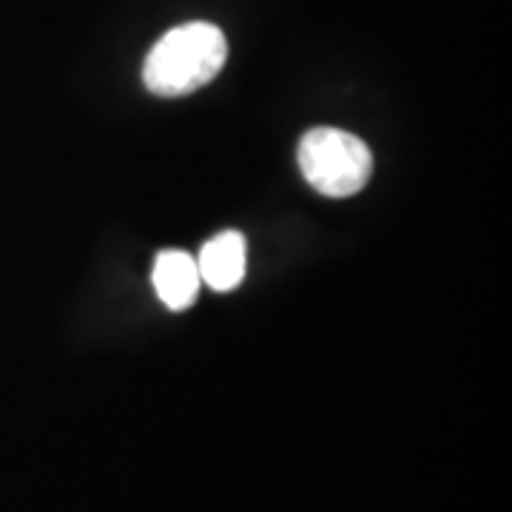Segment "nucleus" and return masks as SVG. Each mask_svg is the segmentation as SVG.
<instances>
[{"label":"nucleus","instance_id":"f257e3e1","mask_svg":"<svg viewBox=\"0 0 512 512\" xmlns=\"http://www.w3.org/2000/svg\"><path fill=\"white\" fill-rule=\"evenodd\" d=\"M228 60L220 26L194 20L165 32L148 52L143 83L157 97H183L208 86Z\"/></svg>","mask_w":512,"mask_h":512},{"label":"nucleus","instance_id":"f03ea898","mask_svg":"<svg viewBox=\"0 0 512 512\" xmlns=\"http://www.w3.org/2000/svg\"><path fill=\"white\" fill-rule=\"evenodd\" d=\"M299 168L313 191L322 197H353L373 174V154L365 140L342 128H311L299 140Z\"/></svg>","mask_w":512,"mask_h":512},{"label":"nucleus","instance_id":"7ed1b4c3","mask_svg":"<svg viewBox=\"0 0 512 512\" xmlns=\"http://www.w3.org/2000/svg\"><path fill=\"white\" fill-rule=\"evenodd\" d=\"M151 282H154V291L163 299L165 308L185 311L197 299L202 285L197 259L185 251H163L154 259Z\"/></svg>","mask_w":512,"mask_h":512},{"label":"nucleus","instance_id":"20e7f679","mask_svg":"<svg viewBox=\"0 0 512 512\" xmlns=\"http://www.w3.org/2000/svg\"><path fill=\"white\" fill-rule=\"evenodd\" d=\"M200 279L211 291H234L245 276V237L239 231H225L202 245Z\"/></svg>","mask_w":512,"mask_h":512}]
</instances>
